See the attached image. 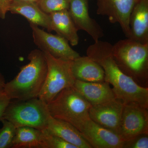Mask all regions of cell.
I'll return each mask as SVG.
<instances>
[{
  "mask_svg": "<svg viewBox=\"0 0 148 148\" xmlns=\"http://www.w3.org/2000/svg\"><path fill=\"white\" fill-rule=\"evenodd\" d=\"M10 101L3 89L0 90V121L3 119L4 112Z\"/></svg>",
  "mask_w": 148,
  "mask_h": 148,
  "instance_id": "cb8c5ba5",
  "label": "cell"
},
{
  "mask_svg": "<svg viewBox=\"0 0 148 148\" xmlns=\"http://www.w3.org/2000/svg\"><path fill=\"white\" fill-rule=\"evenodd\" d=\"M44 53L47 63V73L38 98L48 104L61 90L73 87L76 79L72 73L73 61L55 58L47 52Z\"/></svg>",
  "mask_w": 148,
  "mask_h": 148,
  "instance_id": "8992f818",
  "label": "cell"
},
{
  "mask_svg": "<svg viewBox=\"0 0 148 148\" xmlns=\"http://www.w3.org/2000/svg\"><path fill=\"white\" fill-rule=\"evenodd\" d=\"M38 0H11L12 1L30 2L37 3ZM11 3V2H10Z\"/></svg>",
  "mask_w": 148,
  "mask_h": 148,
  "instance_id": "4316f807",
  "label": "cell"
},
{
  "mask_svg": "<svg viewBox=\"0 0 148 148\" xmlns=\"http://www.w3.org/2000/svg\"><path fill=\"white\" fill-rule=\"evenodd\" d=\"M131 39L143 44L148 43V0H139L129 18Z\"/></svg>",
  "mask_w": 148,
  "mask_h": 148,
  "instance_id": "4fadbf2b",
  "label": "cell"
},
{
  "mask_svg": "<svg viewBox=\"0 0 148 148\" xmlns=\"http://www.w3.org/2000/svg\"><path fill=\"white\" fill-rule=\"evenodd\" d=\"M68 10L78 31L86 32L94 42L104 36L103 29L89 15L88 0H70Z\"/></svg>",
  "mask_w": 148,
  "mask_h": 148,
  "instance_id": "7c38bea8",
  "label": "cell"
},
{
  "mask_svg": "<svg viewBox=\"0 0 148 148\" xmlns=\"http://www.w3.org/2000/svg\"><path fill=\"white\" fill-rule=\"evenodd\" d=\"M77 148H92L80 132L71 123L50 115L45 129Z\"/></svg>",
  "mask_w": 148,
  "mask_h": 148,
  "instance_id": "9a60e30c",
  "label": "cell"
},
{
  "mask_svg": "<svg viewBox=\"0 0 148 148\" xmlns=\"http://www.w3.org/2000/svg\"><path fill=\"white\" fill-rule=\"evenodd\" d=\"M8 12L24 16L30 24H35L52 32L49 14L40 8L36 3L30 2H11Z\"/></svg>",
  "mask_w": 148,
  "mask_h": 148,
  "instance_id": "2e32d148",
  "label": "cell"
},
{
  "mask_svg": "<svg viewBox=\"0 0 148 148\" xmlns=\"http://www.w3.org/2000/svg\"><path fill=\"white\" fill-rule=\"evenodd\" d=\"M112 46L99 40L88 47L86 54L103 68L105 81L112 86L117 99L124 103H137L148 109V87L140 86L122 71L114 59Z\"/></svg>",
  "mask_w": 148,
  "mask_h": 148,
  "instance_id": "6da1fadb",
  "label": "cell"
},
{
  "mask_svg": "<svg viewBox=\"0 0 148 148\" xmlns=\"http://www.w3.org/2000/svg\"><path fill=\"white\" fill-rule=\"evenodd\" d=\"M72 71L76 80L86 82H105V73L103 68L88 56H80L73 61Z\"/></svg>",
  "mask_w": 148,
  "mask_h": 148,
  "instance_id": "e0dca14e",
  "label": "cell"
},
{
  "mask_svg": "<svg viewBox=\"0 0 148 148\" xmlns=\"http://www.w3.org/2000/svg\"><path fill=\"white\" fill-rule=\"evenodd\" d=\"M41 148H77L65 140L44 129L41 130Z\"/></svg>",
  "mask_w": 148,
  "mask_h": 148,
  "instance_id": "ffe728a7",
  "label": "cell"
},
{
  "mask_svg": "<svg viewBox=\"0 0 148 148\" xmlns=\"http://www.w3.org/2000/svg\"><path fill=\"white\" fill-rule=\"evenodd\" d=\"M73 87L91 106L98 105L116 98L108 83L86 82L76 80Z\"/></svg>",
  "mask_w": 148,
  "mask_h": 148,
  "instance_id": "5bb4252c",
  "label": "cell"
},
{
  "mask_svg": "<svg viewBox=\"0 0 148 148\" xmlns=\"http://www.w3.org/2000/svg\"><path fill=\"white\" fill-rule=\"evenodd\" d=\"M5 84L4 77L0 73V90H2Z\"/></svg>",
  "mask_w": 148,
  "mask_h": 148,
  "instance_id": "484cf974",
  "label": "cell"
},
{
  "mask_svg": "<svg viewBox=\"0 0 148 148\" xmlns=\"http://www.w3.org/2000/svg\"><path fill=\"white\" fill-rule=\"evenodd\" d=\"M30 25L34 42L43 52H47L55 58L71 61L80 56L63 37L45 32L35 24Z\"/></svg>",
  "mask_w": 148,
  "mask_h": 148,
  "instance_id": "52a82bcc",
  "label": "cell"
},
{
  "mask_svg": "<svg viewBox=\"0 0 148 148\" xmlns=\"http://www.w3.org/2000/svg\"><path fill=\"white\" fill-rule=\"evenodd\" d=\"M148 134L138 135L130 140L124 141L123 148H148Z\"/></svg>",
  "mask_w": 148,
  "mask_h": 148,
  "instance_id": "603a6c76",
  "label": "cell"
},
{
  "mask_svg": "<svg viewBox=\"0 0 148 148\" xmlns=\"http://www.w3.org/2000/svg\"><path fill=\"white\" fill-rule=\"evenodd\" d=\"M51 31L66 39L73 46L78 44V30L72 20L68 10L49 14Z\"/></svg>",
  "mask_w": 148,
  "mask_h": 148,
  "instance_id": "ac0fdd59",
  "label": "cell"
},
{
  "mask_svg": "<svg viewBox=\"0 0 148 148\" xmlns=\"http://www.w3.org/2000/svg\"><path fill=\"white\" fill-rule=\"evenodd\" d=\"M41 130L24 126L16 128L12 148H41Z\"/></svg>",
  "mask_w": 148,
  "mask_h": 148,
  "instance_id": "d6986e66",
  "label": "cell"
},
{
  "mask_svg": "<svg viewBox=\"0 0 148 148\" xmlns=\"http://www.w3.org/2000/svg\"><path fill=\"white\" fill-rule=\"evenodd\" d=\"M70 0H38L36 3L45 13L69 10Z\"/></svg>",
  "mask_w": 148,
  "mask_h": 148,
  "instance_id": "7402d4cb",
  "label": "cell"
},
{
  "mask_svg": "<svg viewBox=\"0 0 148 148\" xmlns=\"http://www.w3.org/2000/svg\"><path fill=\"white\" fill-rule=\"evenodd\" d=\"M124 103L116 99L91 106L89 116L93 121L118 135Z\"/></svg>",
  "mask_w": 148,
  "mask_h": 148,
  "instance_id": "8fae6325",
  "label": "cell"
},
{
  "mask_svg": "<svg viewBox=\"0 0 148 148\" xmlns=\"http://www.w3.org/2000/svg\"><path fill=\"white\" fill-rule=\"evenodd\" d=\"M148 134V111L137 103H124L118 135L124 141Z\"/></svg>",
  "mask_w": 148,
  "mask_h": 148,
  "instance_id": "9c48e42d",
  "label": "cell"
},
{
  "mask_svg": "<svg viewBox=\"0 0 148 148\" xmlns=\"http://www.w3.org/2000/svg\"><path fill=\"white\" fill-rule=\"evenodd\" d=\"M74 127L80 132L92 148L123 147L124 141L119 135L97 124L89 116L80 121Z\"/></svg>",
  "mask_w": 148,
  "mask_h": 148,
  "instance_id": "ba28073f",
  "label": "cell"
},
{
  "mask_svg": "<svg viewBox=\"0 0 148 148\" xmlns=\"http://www.w3.org/2000/svg\"><path fill=\"white\" fill-rule=\"evenodd\" d=\"M47 106L51 116L74 126L89 116L91 105L73 86L61 90Z\"/></svg>",
  "mask_w": 148,
  "mask_h": 148,
  "instance_id": "5b68a950",
  "label": "cell"
},
{
  "mask_svg": "<svg viewBox=\"0 0 148 148\" xmlns=\"http://www.w3.org/2000/svg\"><path fill=\"white\" fill-rule=\"evenodd\" d=\"M112 51L122 71L140 86L148 87V43L127 38L113 45Z\"/></svg>",
  "mask_w": 148,
  "mask_h": 148,
  "instance_id": "3957f363",
  "label": "cell"
},
{
  "mask_svg": "<svg viewBox=\"0 0 148 148\" xmlns=\"http://www.w3.org/2000/svg\"><path fill=\"white\" fill-rule=\"evenodd\" d=\"M3 126L0 128V148H12L16 128L12 123L3 119Z\"/></svg>",
  "mask_w": 148,
  "mask_h": 148,
  "instance_id": "44dd1931",
  "label": "cell"
},
{
  "mask_svg": "<svg viewBox=\"0 0 148 148\" xmlns=\"http://www.w3.org/2000/svg\"><path fill=\"white\" fill-rule=\"evenodd\" d=\"M139 0H97L96 13L108 16L112 24L118 23L127 38L130 36L129 18Z\"/></svg>",
  "mask_w": 148,
  "mask_h": 148,
  "instance_id": "30bf717a",
  "label": "cell"
},
{
  "mask_svg": "<svg viewBox=\"0 0 148 148\" xmlns=\"http://www.w3.org/2000/svg\"><path fill=\"white\" fill-rule=\"evenodd\" d=\"M29 62L21 67L13 79L5 84L3 90L11 100L38 98L45 81L47 65L44 53L39 49L32 51Z\"/></svg>",
  "mask_w": 148,
  "mask_h": 148,
  "instance_id": "7a4b0ae2",
  "label": "cell"
},
{
  "mask_svg": "<svg viewBox=\"0 0 148 148\" xmlns=\"http://www.w3.org/2000/svg\"><path fill=\"white\" fill-rule=\"evenodd\" d=\"M10 2L11 0H0V18L1 19L5 18Z\"/></svg>",
  "mask_w": 148,
  "mask_h": 148,
  "instance_id": "d4e9b609",
  "label": "cell"
},
{
  "mask_svg": "<svg viewBox=\"0 0 148 148\" xmlns=\"http://www.w3.org/2000/svg\"><path fill=\"white\" fill-rule=\"evenodd\" d=\"M50 114L47 104L38 98L26 100H11L6 108L3 119L16 128L24 126L39 130L46 129Z\"/></svg>",
  "mask_w": 148,
  "mask_h": 148,
  "instance_id": "277c9868",
  "label": "cell"
}]
</instances>
